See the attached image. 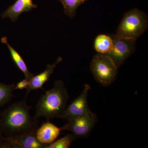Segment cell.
I'll return each mask as SVG.
<instances>
[{
    "instance_id": "cell-3",
    "label": "cell",
    "mask_w": 148,
    "mask_h": 148,
    "mask_svg": "<svg viewBox=\"0 0 148 148\" xmlns=\"http://www.w3.org/2000/svg\"><path fill=\"white\" fill-rule=\"evenodd\" d=\"M148 18L145 12L135 8L125 13L114 36L136 41L147 30Z\"/></svg>"
},
{
    "instance_id": "cell-10",
    "label": "cell",
    "mask_w": 148,
    "mask_h": 148,
    "mask_svg": "<svg viewBox=\"0 0 148 148\" xmlns=\"http://www.w3.org/2000/svg\"><path fill=\"white\" fill-rule=\"evenodd\" d=\"M63 59L61 57L57 58L54 64H48L45 70L40 73L36 75H34L29 81V86L27 88L25 98L32 90L42 89L43 86L48 81L51 76L53 74V71L56 66L62 62Z\"/></svg>"
},
{
    "instance_id": "cell-15",
    "label": "cell",
    "mask_w": 148,
    "mask_h": 148,
    "mask_svg": "<svg viewBox=\"0 0 148 148\" xmlns=\"http://www.w3.org/2000/svg\"><path fill=\"white\" fill-rule=\"evenodd\" d=\"M15 85H8L0 82V107L5 106L11 101Z\"/></svg>"
},
{
    "instance_id": "cell-4",
    "label": "cell",
    "mask_w": 148,
    "mask_h": 148,
    "mask_svg": "<svg viewBox=\"0 0 148 148\" xmlns=\"http://www.w3.org/2000/svg\"><path fill=\"white\" fill-rule=\"evenodd\" d=\"M118 68L110 57L106 54H95L90 64V70L96 81L107 87L116 79Z\"/></svg>"
},
{
    "instance_id": "cell-12",
    "label": "cell",
    "mask_w": 148,
    "mask_h": 148,
    "mask_svg": "<svg viewBox=\"0 0 148 148\" xmlns=\"http://www.w3.org/2000/svg\"><path fill=\"white\" fill-rule=\"evenodd\" d=\"M2 41L3 42L5 43L7 46L12 60L17 66V68L24 73V76H25V79L30 81V80L34 75L29 71L27 65L25 64L24 60L21 57V55L11 46V45L9 44L8 42L7 39L6 38L4 37V38H3Z\"/></svg>"
},
{
    "instance_id": "cell-16",
    "label": "cell",
    "mask_w": 148,
    "mask_h": 148,
    "mask_svg": "<svg viewBox=\"0 0 148 148\" xmlns=\"http://www.w3.org/2000/svg\"><path fill=\"white\" fill-rule=\"evenodd\" d=\"M76 140L73 134H68L61 139L46 145L45 148H69Z\"/></svg>"
},
{
    "instance_id": "cell-17",
    "label": "cell",
    "mask_w": 148,
    "mask_h": 148,
    "mask_svg": "<svg viewBox=\"0 0 148 148\" xmlns=\"http://www.w3.org/2000/svg\"><path fill=\"white\" fill-rule=\"evenodd\" d=\"M29 81L24 79L15 85V86L14 88V90L27 89L29 86Z\"/></svg>"
},
{
    "instance_id": "cell-18",
    "label": "cell",
    "mask_w": 148,
    "mask_h": 148,
    "mask_svg": "<svg viewBox=\"0 0 148 148\" xmlns=\"http://www.w3.org/2000/svg\"><path fill=\"white\" fill-rule=\"evenodd\" d=\"M5 137L0 132V146L2 144L4 140Z\"/></svg>"
},
{
    "instance_id": "cell-7",
    "label": "cell",
    "mask_w": 148,
    "mask_h": 148,
    "mask_svg": "<svg viewBox=\"0 0 148 148\" xmlns=\"http://www.w3.org/2000/svg\"><path fill=\"white\" fill-rule=\"evenodd\" d=\"M90 88L89 85H85L82 93L70 105L66 107L60 118L69 121L90 112L87 101L88 95Z\"/></svg>"
},
{
    "instance_id": "cell-11",
    "label": "cell",
    "mask_w": 148,
    "mask_h": 148,
    "mask_svg": "<svg viewBox=\"0 0 148 148\" xmlns=\"http://www.w3.org/2000/svg\"><path fill=\"white\" fill-rule=\"evenodd\" d=\"M37 7V5L33 3L32 0H16L2 14V16L4 18H10L15 22L21 13L30 11Z\"/></svg>"
},
{
    "instance_id": "cell-9",
    "label": "cell",
    "mask_w": 148,
    "mask_h": 148,
    "mask_svg": "<svg viewBox=\"0 0 148 148\" xmlns=\"http://www.w3.org/2000/svg\"><path fill=\"white\" fill-rule=\"evenodd\" d=\"M61 131V127H58L52 123L48 121L44 123L35 131L36 138L39 142L46 145L51 144L56 140Z\"/></svg>"
},
{
    "instance_id": "cell-1",
    "label": "cell",
    "mask_w": 148,
    "mask_h": 148,
    "mask_svg": "<svg viewBox=\"0 0 148 148\" xmlns=\"http://www.w3.org/2000/svg\"><path fill=\"white\" fill-rule=\"evenodd\" d=\"M31 107L27 105L25 99L16 102L1 111L0 132L5 137L35 132L38 121L30 114Z\"/></svg>"
},
{
    "instance_id": "cell-8",
    "label": "cell",
    "mask_w": 148,
    "mask_h": 148,
    "mask_svg": "<svg viewBox=\"0 0 148 148\" xmlns=\"http://www.w3.org/2000/svg\"><path fill=\"white\" fill-rule=\"evenodd\" d=\"M45 146L37 140L35 132H29L5 137L0 148H45Z\"/></svg>"
},
{
    "instance_id": "cell-5",
    "label": "cell",
    "mask_w": 148,
    "mask_h": 148,
    "mask_svg": "<svg viewBox=\"0 0 148 148\" xmlns=\"http://www.w3.org/2000/svg\"><path fill=\"white\" fill-rule=\"evenodd\" d=\"M98 121L97 115L90 111L88 113L69 121L61 127V130L70 131L76 139L86 137L92 131Z\"/></svg>"
},
{
    "instance_id": "cell-14",
    "label": "cell",
    "mask_w": 148,
    "mask_h": 148,
    "mask_svg": "<svg viewBox=\"0 0 148 148\" xmlns=\"http://www.w3.org/2000/svg\"><path fill=\"white\" fill-rule=\"evenodd\" d=\"M62 4L66 15L72 18L76 14V10L80 5L89 0H58Z\"/></svg>"
},
{
    "instance_id": "cell-13",
    "label": "cell",
    "mask_w": 148,
    "mask_h": 148,
    "mask_svg": "<svg viewBox=\"0 0 148 148\" xmlns=\"http://www.w3.org/2000/svg\"><path fill=\"white\" fill-rule=\"evenodd\" d=\"M94 49L98 53L106 54L113 48V40L110 35L101 34L96 37L94 41Z\"/></svg>"
},
{
    "instance_id": "cell-6",
    "label": "cell",
    "mask_w": 148,
    "mask_h": 148,
    "mask_svg": "<svg viewBox=\"0 0 148 148\" xmlns=\"http://www.w3.org/2000/svg\"><path fill=\"white\" fill-rule=\"evenodd\" d=\"M111 36L113 40V48L106 55L112 58L119 69L125 60L135 52L136 50L135 41L117 38L114 35Z\"/></svg>"
},
{
    "instance_id": "cell-2",
    "label": "cell",
    "mask_w": 148,
    "mask_h": 148,
    "mask_svg": "<svg viewBox=\"0 0 148 148\" xmlns=\"http://www.w3.org/2000/svg\"><path fill=\"white\" fill-rule=\"evenodd\" d=\"M69 98L63 81H56L53 87L41 96L36 106L34 117L38 119L43 117L48 121L55 117L60 118L67 107Z\"/></svg>"
},
{
    "instance_id": "cell-19",
    "label": "cell",
    "mask_w": 148,
    "mask_h": 148,
    "mask_svg": "<svg viewBox=\"0 0 148 148\" xmlns=\"http://www.w3.org/2000/svg\"><path fill=\"white\" fill-rule=\"evenodd\" d=\"M1 111H0V114H1Z\"/></svg>"
}]
</instances>
